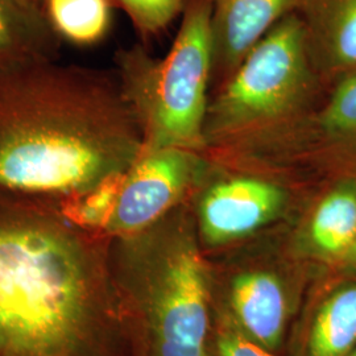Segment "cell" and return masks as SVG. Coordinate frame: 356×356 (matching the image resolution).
I'll use <instances>...</instances> for the list:
<instances>
[{
	"label": "cell",
	"instance_id": "cell-17",
	"mask_svg": "<svg viewBox=\"0 0 356 356\" xmlns=\"http://www.w3.org/2000/svg\"><path fill=\"white\" fill-rule=\"evenodd\" d=\"M143 33L164 29L182 10L185 0H119Z\"/></svg>",
	"mask_w": 356,
	"mask_h": 356
},
{
	"label": "cell",
	"instance_id": "cell-4",
	"mask_svg": "<svg viewBox=\"0 0 356 356\" xmlns=\"http://www.w3.org/2000/svg\"><path fill=\"white\" fill-rule=\"evenodd\" d=\"M313 65L298 13L268 31L209 104L204 140H226L272 127L300 111L313 83Z\"/></svg>",
	"mask_w": 356,
	"mask_h": 356
},
{
	"label": "cell",
	"instance_id": "cell-1",
	"mask_svg": "<svg viewBox=\"0 0 356 356\" xmlns=\"http://www.w3.org/2000/svg\"><path fill=\"white\" fill-rule=\"evenodd\" d=\"M89 263L73 236L36 223L0 225V350L64 356L89 323Z\"/></svg>",
	"mask_w": 356,
	"mask_h": 356
},
{
	"label": "cell",
	"instance_id": "cell-16",
	"mask_svg": "<svg viewBox=\"0 0 356 356\" xmlns=\"http://www.w3.org/2000/svg\"><path fill=\"white\" fill-rule=\"evenodd\" d=\"M38 26L36 15L26 0H0V57L24 47Z\"/></svg>",
	"mask_w": 356,
	"mask_h": 356
},
{
	"label": "cell",
	"instance_id": "cell-10",
	"mask_svg": "<svg viewBox=\"0 0 356 356\" xmlns=\"http://www.w3.org/2000/svg\"><path fill=\"white\" fill-rule=\"evenodd\" d=\"M210 1L213 69L229 76L268 31L300 6V0Z\"/></svg>",
	"mask_w": 356,
	"mask_h": 356
},
{
	"label": "cell",
	"instance_id": "cell-20",
	"mask_svg": "<svg viewBox=\"0 0 356 356\" xmlns=\"http://www.w3.org/2000/svg\"><path fill=\"white\" fill-rule=\"evenodd\" d=\"M351 356H356V348H355V351H354V353H353V355Z\"/></svg>",
	"mask_w": 356,
	"mask_h": 356
},
{
	"label": "cell",
	"instance_id": "cell-9",
	"mask_svg": "<svg viewBox=\"0 0 356 356\" xmlns=\"http://www.w3.org/2000/svg\"><path fill=\"white\" fill-rule=\"evenodd\" d=\"M289 332L291 356H351L356 348V275L323 281Z\"/></svg>",
	"mask_w": 356,
	"mask_h": 356
},
{
	"label": "cell",
	"instance_id": "cell-14",
	"mask_svg": "<svg viewBox=\"0 0 356 356\" xmlns=\"http://www.w3.org/2000/svg\"><path fill=\"white\" fill-rule=\"evenodd\" d=\"M317 122L327 140L356 153V72L346 74Z\"/></svg>",
	"mask_w": 356,
	"mask_h": 356
},
{
	"label": "cell",
	"instance_id": "cell-11",
	"mask_svg": "<svg viewBox=\"0 0 356 356\" xmlns=\"http://www.w3.org/2000/svg\"><path fill=\"white\" fill-rule=\"evenodd\" d=\"M297 11L313 67L356 72V0H300Z\"/></svg>",
	"mask_w": 356,
	"mask_h": 356
},
{
	"label": "cell",
	"instance_id": "cell-12",
	"mask_svg": "<svg viewBox=\"0 0 356 356\" xmlns=\"http://www.w3.org/2000/svg\"><path fill=\"white\" fill-rule=\"evenodd\" d=\"M356 242V179H344L325 193L306 220L298 241L304 259L343 264Z\"/></svg>",
	"mask_w": 356,
	"mask_h": 356
},
{
	"label": "cell",
	"instance_id": "cell-19",
	"mask_svg": "<svg viewBox=\"0 0 356 356\" xmlns=\"http://www.w3.org/2000/svg\"><path fill=\"white\" fill-rule=\"evenodd\" d=\"M343 266L356 270V242L355 244L353 245L351 251L347 254V257H346V260H344Z\"/></svg>",
	"mask_w": 356,
	"mask_h": 356
},
{
	"label": "cell",
	"instance_id": "cell-15",
	"mask_svg": "<svg viewBox=\"0 0 356 356\" xmlns=\"http://www.w3.org/2000/svg\"><path fill=\"white\" fill-rule=\"evenodd\" d=\"M126 173L104 178L90 191L78 194L65 206V216L82 227L104 229L114 214Z\"/></svg>",
	"mask_w": 356,
	"mask_h": 356
},
{
	"label": "cell",
	"instance_id": "cell-18",
	"mask_svg": "<svg viewBox=\"0 0 356 356\" xmlns=\"http://www.w3.org/2000/svg\"><path fill=\"white\" fill-rule=\"evenodd\" d=\"M210 356H279L213 316Z\"/></svg>",
	"mask_w": 356,
	"mask_h": 356
},
{
	"label": "cell",
	"instance_id": "cell-2",
	"mask_svg": "<svg viewBox=\"0 0 356 356\" xmlns=\"http://www.w3.org/2000/svg\"><path fill=\"white\" fill-rule=\"evenodd\" d=\"M123 239L120 284L141 356H210L211 266L195 219L177 207Z\"/></svg>",
	"mask_w": 356,
	"mask_h": 356
},
{
	"label": "cell",
	"instance_id": "cell-3",
	"mask_svg": "<svg viewBox=\"0 0 356 356\" xmlns=\"http://www.w3.org/2000/svg\"><path fill=\"white\" fill-rule=\"evenodd\" d=\"M143 145L72 116H35L0 131V185L31 193H85L126 173Z\"/></svg>",
	"mask_w": 356,
	"mask_h": 356
},
{
	"label": "cell",
	"instance_id": "cell-13",
	"mask_svg": "<svg viewBox=\"0 0 356 356\" xmlns=\"http://www.w3.org/2000/svg\"><path fill=\"white\" fill-rule=\"evenodd\" d=\"M48 10L57 31L78 44L98 41L110 23L108 0H48Z\"/></svg>",
	"mask_w": 356,
	"mask_h": 356
},
{
	"label": "cell",
	"instance_id": "cell-6",
	"mask_svg": "<svg viewBox=\"0 0 356 356\" xmlns=\"http://www.w3.org/2000/svg\"><path fill=\"white\" fill-rule=\"evenodd\" d=\"M307 272L276 256L245 257L219 270L211 267L213 316L280 354L305 301Z\"/></svg>",
	"mask_w": 356,
	"mask_h": 356
},
{
	"label": "cell",
	"instance_id": "cell-7",
	"mask_svg": "<svg viewBox=\"0 0 356 356\" xmlns=\"http://www.w3.org/2000/svg\"><path fill=\"white\" fill-rule=\"evenodd\" d=\"M200 152L184 148L141 151L129 166L106 231L128 238L177 209L202 175Z\"/></svg>",
	"mask_w": 356,
	"mask_h": 356
},
{
	"label": "cell",
	"instance_id": "cell-8",
	"mask_svg": "<svg viewBox=\"0 0 356 356\" xmlns=\"http://www.w3.org/2000/svg\"><path fill=\"white\" fill-rule=\"evenodd\" d=\"M288 194L275 182L254 177L222 179L204 191L195 226L207 247H223L252 236L284 213Z\"/></svg>",
	"mask_w": 356,
	"mask_h": 356
},
{
	"label": "cell",
	"instance_id": "cell-5",
	"mask_svg": "<svg viewBox=\"0 0 356 356\" xmlns=\"http://www.w3.org/2000/svg\"><path fill=\"white\" fill-rule=\"evenodd\" d=\"M211 74V1L191 0L172 49L149 72L141 90L145 124L141 151L184 148L200 152L204 148Z\"/></svg>",
	"mask_w": 356,
	"mask_h": 356
}]
</instances>
